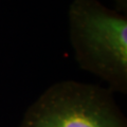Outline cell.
<instances>
[{"label":"cell","instance_id":"1","mask_svg":"<svg viewBox=\"0 0 127 127\" xmlns=\"http://www.w3.org/2000/svg\"><path fill=\"white\" fill-rule=\"evenodd\" d=\"M70 39L79 66L100 76L111 90L127 89V19L97 0H74Z\"/></svg>","mask_w":127,"mask_h":127},{"label":"cell","instance_id":"2","mask_svg":"<svg viewBox=\"0 0 127 127\" xmlns=\"http://www.w3.org/2000/svg\"><path fill=\"white\" fill-rule=\"evenodd\" d=\"M19 127H126L111 92L74 81L51 86L28 109Z\"/></svg>","mask_w":127,"mask_h":127}]
</instances>
